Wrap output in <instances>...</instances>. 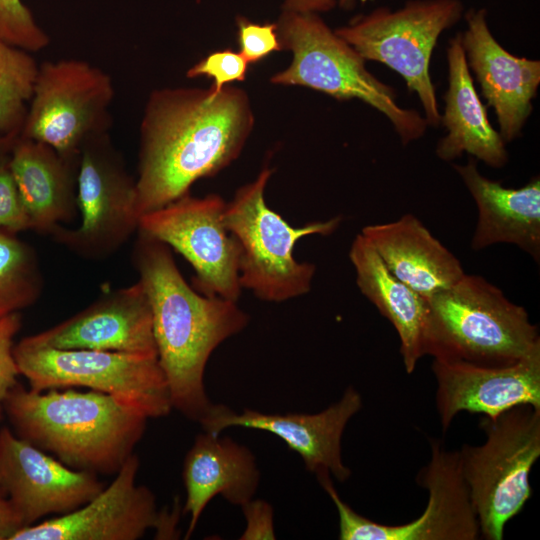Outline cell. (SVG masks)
Here are the masks:
<instances>
[{
	"label": "cell",
	"mask_w": 540,
	"mask_h": 540,
	"mask_svg": "<svg viewBox=\"0 0 540 540\" xmlns=\"http://www.w3.org/2000/svg\"><path fill=\"white\" fill-rule=\"evenodd\" d=\"M224 199L217 194L195 197L190 193L146 213L138 229L180 253L193 267L194 289L206 296L237 302L239 247L227 231Z\"/></svg>",
	"instance_id": "obj_13"
},
{
	"label": "cell",
	"mask_w": 540,
	"mask_h": 540,
	"mask_svg": "<svg viewBox=\"0 0 540 540\" xmlns=\"http://www.w3.org/2000/svg\"><path fill=\"white\" fill-rule=\"evenodd\" d=\"M485 9L465 14L461 42L467 65L474 72L488 106L493 107L505 143L518 137L529 118L540 84V61L517 57L492 35Z\"/></svg>",
	"instance_id": "obj_18"
},
{
	"label": "cell",
	"mask_w": 540,
	"mask_h": 540,
	"mask_svg": "<svg viewBox=\"0 0 540 540\" xmlns=\"http://www.w3.org/2000/svg\"><path fill=\"white\" fill-rule=\"evenodd\" d=\"M80 154L65 156L51 146L19 136L10 151L12 175L30 230L50 235L78 212Z\"/></svg>",
	"instance_id": "obj_20"
},
{
	"label": "cell",
	"mask_w": 540,
	"mask_h": 540,
	"mask_svg": "<svg viewBox=\"0 0 540 540\" xmlns=\"http://www.w3.org/2000/svg\"><path fill=\"white\" fill-rule=\"evenodd\" d=\"M337 4L345 9H351L355 5V0H336Z\"/></svg>",
	"instance_id": "obj_37"
},
{
	"label": "cell",
	"mask_w": 540,
	"mask_h": 540,
	"mask_svg": "<svg viewBox=\"0 0 540 540\" xmlns=\"http://www.w3.org/2000/svg\"><path fill=\"white\" fill-rule=\"evenodd\" d=\"M0 480L22 528L68 514L104 488L98 475L67 467L8 427L0 429Z\"/></svg>",
	"instance_id": "obj_14"
},
{
	"label": "cell",
	"mask_w": 540,
	"mask_h": 540,
	"mask_svg": "<svg viewBox=\"0 0 540 540\" xmlns=\"http://www.w3.org/2000/svg\"><path fill=\"white\" fill-rule=\"evenodd\" d=\"M246 520V527L240 539H275L273 510L263 500L251 499L241 506Z\"/></svg>",
	"instance_id": "obj_33"
},
{
	"label": "cell",
	"mask_w": 540,
	"mask_h": 540,
	"mask_svg": "<svg viewBox=\"0 0 540 540\" xmlns=\"http://www.w3.org/2000/svg\"><path fill=\"white\" fill-rule=\"evenodd\" d=\"M182 476L186 490L182 513L190 516L185 539L194 532L212 498L221 495L242 506L253 499L260 479L255 457L247 447L205 431L196 436L186 454Z\"/></svg>",
	"instance_id": "obj_22"
},
{
	"label": "cell",
	"mask_w": 540,
	"mask_h": 540,
	"mask_svg": "<svg viewBox=\"0 0 540 540\" xmlns=\"http://www.w3.org/2000/svg\"><path fill=\"white\" fill-rule=\"evenodd\" d=\"M13 354L33 391L86 387L113 396L148 419L165 417L173 409L157 356L38 347L23 339Z\"/></svg>",
	"instance_id": "obj_9"
},
{
	"label": "cell",
	"mask_w": 540,
	"mask_h": 540,
	"mask_svg": "<svg viewBox=\"0 0 540 540\" xmlns=\"http://www.w3.org/2000/svg\"><path fill=\"white\" fill-rule=\"evenodd\" d=\"M336 5V0H285L282 10L318 14L332 10Z\"/></svg>",
	"instance_id": "obj_35"
},
{
	"label": "cell",
	"mask_w": 540,
	"mask_h": 540,
	"mask_svg": "<svg viewBox=\"0 0 540 540\" xmlns=\"http://www.w3.org/2000/svg\"><path fill=\"white\" fill-rule=\"evenodd\" d=\"M254 127L245 90L215 96L193 87L153 90L139 128L136 211L139 218L190 193L199 179L235 161Z\"/></svg>",
	"instance_id": "obj_1"
},
{
	"label": "cell",
	"mask_w": 540,
	"mask_h": 540,
	"mask_svg": "<svg viewBox=\"0 0 540 540\" xmlns=\"http://www.w3.org/2000/svg\"><path fill=\"white\" fill-rule=\"evenodd\" d=\"M350 261L360 292L395 328L405 370L411 374L424 356L422 334L426 313L423 296L396 278L361 233L353 240Z\"/></svg>",
	"instance_id": "obj_25"
},
{
	"label": "cell",
	"mask_w": 540,
	"mask_h": 540,
	"mask_svg": "<svg viewBox=\"0 0 540 540\" xmlns=\"http://www.w3.org/2000/svg\"><path fill=\"white\" fill-rule=\"evenodd\" d=\"M249 63L240 52L232 49L214 51L188 69V78L208 77L213 80L211 95L218 94L231 82L246 79Z\"/></svg>",
	"instance_id": "obj_29"
},
{
	"label": "cell",
	"mask_w": 540,
	"mask_h": 540,
	"mask_svg": "<svg viewBox=\"0 0 540 540\" xmlns=\"http://www.w3.org/2000/svg\"><path fill=\"white\" fill-rule=\"evenodd\" d=\"M132 261L149 301L172 408L199 422L212 405L204 386L208 359L222 342L247 326L249 316L237 302L206 296L191 287L170 247L139 229Z\"/></svg>",
	"instance_id": "obj_2"
},
{
	"label": "cell",
	"mask_w": 540,
	"mask_h": 540,
	"mask_svg": "<svg viewBox=\"0 0 540 540\" xmlns=\"http://www.w3.org/2000/svg\"><path fill=\"white\" fill-rule=\"evenodd\" d=\"M0 40L31 53L50 43L49 35L22 0H0Z\"/></svg>",
	"instance_id": "obj_28"
},
{
	"label": "cell",
	"mask_w": 540,
	"mask_h": 540,
	"mask_svg": "<svg viewBox=\"0 0 540 540\" xmlns=\"http://www.w3.org/2000/svg\"><path fill=\"white\" fill-rule=\"evenodd\" d=\"M77 206L80 224L74 229L60 225L49 236L82 258L105 259L138 230L136 178L129 174L109 132L81 147Z\"/></svg>",
	"instance_id": "obj_11"
},
{
	"label": "cell",
	"mask_w": 540,
	"mask_h": 540,
	"mask_svg": "<svg viewBox=\"0 0 540 540\" xmlns=\"http://www.w3.org/2000/svg\"><path fill=\"white\" fill-rule=\"evenodd\" d=\"M272 169L264 167L250 183L240 187L226 202L223 220L239 247V280L267 302H283L308 293L315 265L294 257L296 243L309 235L328 236L342 221L336 216L301 227L291 226L265 201Z\"/></svg>",
	"instance_id": "obj_6"
},
{
	"label": "cell",
	"mask_w": 540,
	"mask_h": 540,
	"mask_svg": "<svg viewBox=\"0 0 540 540\" xmlns=\"http://www.w3.org/2000/svg\"><path fill=\"white\" fill-rule=\"evenodd\" d=\"M276 24L290 65L270 78L275 85L303 86L337 100L358 99L384 114L403 144L421 138L427 122L417 111L396 103V91L371 74L366 60L318 16L282 10Z\"/></svg>",
	"instance_id": "obj_5"
},
{
	"label": "cell",
	"mask_w": 540,
	"mask_h": 540,
	"mask_svg": "<svg viewBox=\"0 0 540 540\" xmlns=\"http://www.w3.org/2000/svg\"><path fill=\"white\" fill-rule=\"evenodd\" d=\"M431 369L443 433L463 411L495 417L517 405L540 407V354L505 367L433 359Z\"/></svg>",
	"instance_id": "obj_19"
},
{
	"label": "cell",
	"mask_w": 540,
	"mask_h": 540,
	"mask_svg": "<svg viewBox=\"0 0 540 540\" xmlns=\"http://www.w3.org/2000/svg\"><path fill=\"white\" fill-rule=\"evenodd\" d=\"M473 197L478 219L471 248L482 250L498 243L513 244L536 262L540 258V180L533 178L521 188L502 186L484 177L476 160L454 165Z\"/></svg>",
	"instance_id": "obj_21"
},
{
	"label": "cell",
	"mask_w": 540,
	"mask_h": 540,
	"mask_svg": "<svg viewBox=\"0 0 540 540\" xmlns=\"http://www.w3.org/2000/svg\"><path fill=\"white\" fill-rule=\"evenodd\" d=\"M448 89L445 109L440 124L447 134L436 147V154L443 161H452L468 153L485 164L501 168L508 161V153L501 135L490 124L486 107L475 89L461 33L453 37L447 48Z\"/></svg>",
	"instance_id": "obj_24"
},
{
	"label": "cell",
	"mask_w": 540,
	"mask_h": 540,
	"mask_svg": "<svg viewBox=\"0 0 540 540\" xmlns=\"http://www.w3.org/2000/svg\"><path fill=\"white\" fill-rule=\"evenodd\" d=\"M20 312L0 318V419L2 404L8 391L18 382L20 375L14 358V338L21 329Z\"/></svg>",
	"instance_id": "obj_32"
},
{
	"label": "cell",
	"mask_w": 540,
	"mask_h": 540,
	"mask_svg": "<svg viewBox=\"0 0 540 540\" xmlns=\"http://www.w3.org/2000/svg\"><path fill=\"white\" fill-rule=\"evenodd\" d=\"M22 529L21 522L6 496H0V540H10Z\"/></svg>",
	"instance_id": "obj_34"
},
{
	"label": "cell",
	"mask_w": 540,
	"mask_h": 540,
	"mask_svg": "<svg viewBox=\"0 0 540 540\" xmlns=\"http://www.w3.org/2000/svg\"><path fill=\"white\" fill-rule=\"evenodd\" d=\"M361 408L360 393L349 386L337 402L315 414H267L250 409L236 413L225 405L212 404L199 423L213 435L229 427L272 433L302 458L309 472L316 476L327 473L344 482L351 470L342 460L341 440L348 421Z\"/></svg>",
	"instance_id": "obj_16"
},
{
	"label": "cell",
	"mask_w": 540,
	"mask_h": 540,
	"mask_svg": "<svg viewBox=\"0 0 540 540\" xmlns=\"http://www.w3.org/2000/svg\"><path fill=\"white\" fill-rule=\"evenodd\" d=\"M18 137L19 136H0V151L11 150Z\"/></svg>",
	"instance_id": "obj_36"
},
{
	"label": "cell",
	"mask_w": 540,
	"mask_h": 540,
	"mask_svg": "<svg viewBox=\"0 0 540 540\" xmlns=\"http://www.w3.org/2000/svg\"><path fill=\"white\" fill-rule=\"evenodd\" d=\"M17 234L0 229V318L33 305L43 290L38 256Z\"/></svg>",
	"instance_id": "obj_26"
},
{
	"label": "cell",
	"mask_w": 540,
	"mask_h": 540,
	"mask_svg": "<svg viewBox=\"0 0 540 540\" xmlns=\"http://www.w3.org/2000/svg\"><path fill=\"white\" fill-rule=\"evenodd\" d=\"M13 432L67 467L115 475L141 441L148 418L111 395L33 391L17 382L2 404Z\"/></svg>",
	"instance_id": "obj_3"
},
{
	"label": "cell",
	"mask_w": 540,
	"mask_h": 540,
	"mask_svg": "<svg viewBox=\"0 0 540 540\" xmlns=\"http://www.w3.org/2000/svg\"><path fill=\"white\" fill-rule=\"evenodd\" d=\"M0 496H6V493H5L4 488L2 486L1 480H0Z\"/></svg>",
	"instance_id": "obj_38"
},
{
	"label": "cell",
	"mask_w": 540,
	"mask_h": 540,
	"mask_svg": "<svg viewBox=\"0 0 540 540\" xmlns=\"http://www.w3.org/2000/svg\"><path fill=\"white\" fill-rule=\"evenodd\" d=\"M361 234L388 270L424 298L451 287L465 274L459 259L411 213L367 225Z\"/></svg>",
	"instance_id": "obj_23"
},
{
	"label": "cell",
	"mask_w": 540,
	"mask_h": 540,
	"mask_svg": "<svg viewBox=\"0 0 540 540\" xmlns=\"http://www.w3.org/2000/svg\"><path fill=\"white\" fill-rule=\"evenodd\" d=\"M425 301L423 355L505 367L540 354L538 327L526 309L482 276L465 273Z\"/></svg>",
	"instance_id": "obj_4"
},
{
	"label": "cell",
	"mask_w": 540,
	"mask_h": 540,
	"mask_svg": "<svg viewBox=\"0 0 540 540\" xmlns=\"http://www.w3.org/2000/svg\"><path fill=\"white\" fill-rule=\"evenodd\" d=\"M480 445L463 444L460 468L477 515L480 538L502 540L507 522L532 494L530 472L540 457V407L514 406L481 416Z\"/></svg>",
	"instance_id": "obj_7"
},
{
	"label": "cell",
	"mask_w": 540,
	"mask_h": 540,
	"mask_svg": "<svg viewBox=\"0 0 540 540\" xmlns=\"http://www.w3.org/2000/svg\"><path fill=\"white\" fill-rule=\"evenodd\" d=\"M38 70L31 52L0 40V136H20Z\"/></svg>",
	"instance_id": "obj_27"
},
{
	"label": "cell",
	"mask_w": 540,
	"mask_h": 540,
	"mask_svg": "<svg viewBox=\"0 0 540 540\" xmlns=\"http://www.w3.org/2000/svg\"><path fill=\"white\" fill-rule=\"evenodd\" d=\"M115 96L111 76L82 59L39 64L20 136L77 156L90 138L109 132Z\"/></svg>",
	"instance_id": "obj_10"
},
{
	"label": "cell",
	"mask_w": 540,
	"mask_h": 540,
	"mask_svg": "<svg viewBox=\"0 0 540 540\" xmlns=\"http://www.w3.org/2000/svg\"><path fill=\"white\" fill-rule=\"evenodd\" d=\"M237 41L241 55L249 64L259 62L273 52L282 51L275 23L259 24L239 18Z\"/></svg>",
	"instance_id": "obj_31"
},
{
	"label": "cell",
	"mask_w": 540,
	"mask_h": 540,
	"mask_svg": "<svg viewBox=\"0 0 540 540\" xmlns=\"http://www.w3.org/2000/svg\"><path fill=\"white\" fill-rule=\"evenodd\" d=\"M430 459L416 483L428 491L422 514L413 521L388 525L353 510L336 491L331 475L317 476L334 503L339 517L340 540H476L480 538L477 515L463 478L459 454L443 441L429 438Z\"/></svg>",
	"instance_id": "obj_12"
},
{
	"label": "cell",
	"mask_w": 540,
	"mask_h": 540,
	"mask_svg": "<svg viewBox=\"0 0 540 540\" xmlns=\"http://www.w3.org/2000/svg\"><path fill=\"white\" fill-rule=\"evenodd\" d=\"M139 457L133 453L113 481L80 508L18 530L10 540H137L157 531L164 511L156 497L136 483Z\"/></svg>",
	"instance_id": "obj_15"
},
{
	"label": "cell",
	"mask_w": 540,
	"mask_h": 540,
	"mask_svg": "<svg viewBox=\"0 0 540 540\" xmlns=\"http://www.w3.org/2000/svg\"><path fill=\"white\" fill-rule=\"evenodd\" d=\"M10 151H0V229L16 233L30 230L10 167Z\"/></svg>",
	"instance_id": "obj_30"
},
{
	"label": "cell",
	"mask_w": 540,
	"mask_h": 540,
	"mask_svg": "<svg viewBox=\"0 0 540 540\" xmlns=\"http://www.w3.org/2000/svg\"><path fill=\"white\" fill-rule=\"evenodd\" d=\"M23 340L54 349L157 356L151 309L139 281L105 293L72 317Z\"/></svg>",
	"instance_id": "obj_17"
},
{
	"label": "cell",
	"mask_w": 540,
	"mask_h": 540,
	"mask_svg": "<svg viewBox=\"0 0 540 540\" xmlns=\"http://www.w3.org/2000/svg\"><path fill=\"white\" fill-rule=\"evenodd\" d=\"M460 0H412L401 9L381 7L353 18L334 32L366 61H377L400 74L415 92L428 125L441 121L429 65L441 33L462 17Z\"/></svg>",
	"instance_id": "obj_8"
}]
</instances>
